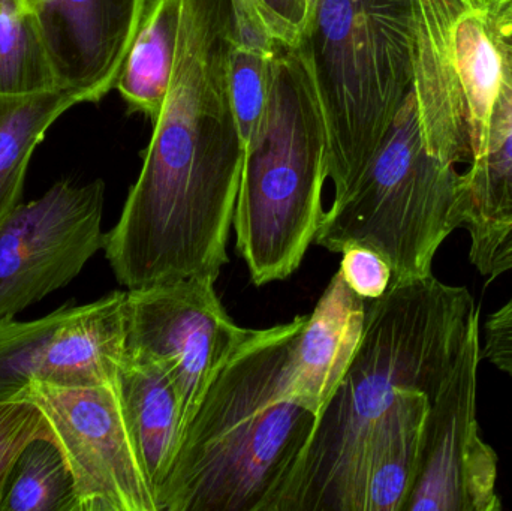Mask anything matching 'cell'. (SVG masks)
<instances>
[{"instance_id":"cell-19","label":"cell","mask_w":512,"mask_h":511,"mask_svg":"<svg viewBox=\"0 0 512 511\" xmlns=\"http://www.w3.org/2000/svg\"><path fill=\"white\" fill-rule=\"evenodd\" d=\"M75 93L54 89L32 95H0V218L20 203L30 158L48 128L75 105Z\"/></svg>"},{"instance_id":"cell-22","label":"cell","mask_w":512,"mask_h":511,"mask_svg":"<svg viewBox=\"0 0 512 511\" xmlns=\"http://www.w3.org/2000/svg\"><path fill=\"white\" fill-rule=\"evenodd\" d=\"M68 309L62 306L32 321L0 320V402L17 401L38 380L45 350Z\"/></svg>"},{"instance_id":"cell-29","label":"cell","mask_w":512,"mask_h":511,"mask_svg":"<svg viewBox=\"0 0 512 511\" xmlns=\"http://www.w3.org/2000/svg\"><path fill=\"white\" fill-rule=\"evenodd\" d=\"M493 15H495L502 39L512 45V9H501Z\"/></svg>"},{"instance_id":"cell-20","label":"cell","mask_w":512,"mask_h":511,"mask_svg":"<svg viewBox=\"0 0 512 511\" xmlns=\"http://www.w3.org/2000/svg\"><path fill=\"white\" fill-rule=\"evenodd\" d=\"M0 511H78L74 477L53 437L30 441L15 459Z\"/></svg>"},{"instance_id":"cell-16","label":"cell","mask_w":512,"mask_h":511,"mask_svg":"<svg viewBox=\"0 0 512 511\" xmlns=\"http://www.w3.org/2000/svg\"><path fill=\"white\" fill-rule=\"evenodd\" d=\"M426 393L405 392L373 429L364 453L360 511H403L420 470Z\"/></svg>"},{"instance_id":"cell-28","label":"cell","mask_w":512,"mask_h":511,"mask_svg":"<svg viewBox=\"0 0 512 511\" xmlns=\"http://www.w3.org/2000/svg\"><path fill=\"white\" fill-rule=\"evenodd\" d=\"M481 359L512 375V297L487 318Z\"/></svg>"},{"instance_id":"cell-25","label":"cell","mask_w":512,"mask_h":511,"mask_svg":"<svg viewBox=\"0 0 512 511\" xmlns=\"http://www.w3.org/2000/svg\"><path fill=\"white\" fill-rule=\"evenodd\" d=\"M340 254L339 272L358 297L376 300L387 293L393 281V270L379 252L364 245H351Z\"/></svg>"},{"instance_id":"cell-18","label":"cell","mask_w":512,"mask_h":511,"mask_svg":"<svg viewBox=\"0 0 512 511\" xmlns=\"http://www.w3.org/2000/svg\"><path fill=\"white\" fill-rule=\"evenodd\" d=\"M182 0H147L116 89L129 110L158 119L176 63Z\"/></svg>"},{"instance_id":"cell-31","label":"cell","mask_w":512,"mask_h":511,"mask_svg":"<svg viewBox=\"0 0 512 511\" xmlns=\"http://www.w3.org/2000/svg\"><path fill=\"white\" fill-rule=\"evenodd\" d=\"M501 9H512V0L510 3H507V5L502 6ZM501 9H499V11H501ZM495 14H496V12H495Z\"/></svg>"},{"instance_id":"cell-1","label":"cell","mask_w":512,"mask_h":511,"mask_svg":"<svg viewBox=\"0 0 512 511\" xmlns=\"http://www.w3.org/2000/svg\"><path fill=\"white\" fill-rule=\"evenodd\" d=\"M228 0H182L167 98L105 234V257L128 290L180 279L218 281L242 177L245 143L228 89Z\"/></svg>"},{"instance_id":"cell-21","label":"cell","mask_w":512,"mask_h":511,"mask_svg":"<svg viewBox=\"0 0 512 511\" xmlns=\"http://www.w3.org/2000/svg\"><path fill=\"white\" fill-rule=\"evenodd\" d=\"M53 72L23 0H0V95L54 89Z\"/></svg>"},{"instance_id":"cell-14","label":"cell","mask_w":512,"mask_h":511,"mask_svg":"<svg viewBox=\"0 0 512 511\" xmlns=\"http://www.w3.org/2000/svg\"><path fill=\"white\" fill-rule=\"evenodd\" d=\"M364 321L366 300L337 272L307 315L289 360L292 393L318 419L354 359Z\"/></svg>"},{"instance_id":"cell-24","label":"cell","mask_w":512,"mask_h":511,"mask_svg":"<svg viewBox=\"0 0 512 511\" xmlns=\"http://www.w3.org/2000/svg\"><path fill=\"white\" fill-rule=\"evenodd\" d=\"M38 437H53V431L33 402H0V500L15 459Z\"/></svg>"},{"instance_id":"cell-7","label":"cell","mask_w":512,"mask_h":511,"mask_svg":"<svg viewBox=\"0 0 512 511\" xmlns=\"http://www.w3.org/2000/svg\"><path fill=\"white\" fill-rule=\"evenodd\" d=\"M504 71L492 11L469 0H415L412 90L433 155L457 167L483 153Z\"/></svg>"},{"instance_id":"cell-10","label":"cell","mask_w":512,"mask_h":511,"mask_svg":"<svg viewBox=\"0 0 512 511\" xmlns=\"http://www.w3.org/2000/svg\"><path fill=\"white\" fill-rule=\"evenodd\" d=\"M105 183L62 180L0 218V320L71 284L104 248Z\"/></svg>"},{"instance_id":"cell-11","label":"cell","mask_w":512,"mask_h":511,"mask_svg":"<svg viewBox=\"0 0 512 511\" xmlns=\"http://www.w3.org/2000/svg\"><path fill=\"white\" fill-rule=\"evenodd\" d=\"M480 314L430 402L420 470L403 511H498V456L481 440L477 420Z\"/></svg>"},{"instance_id":"cell-5","label":"cell","mask_w":512,"mask_h":511,"mask_svg":"<svg viewBox=\"0 0 512 511\" xmlns=\"http://www.w3.org/2000/svg\"><path fill=\"white\" fill-rule=\"evenodd\" d=\"M298 50L324 114L328 179L342 192L414 83L415 0H312Z\"/></svg>"},{"instance_id":"cell-27","label":"cell","mask_w":512,"mask_h":511,"mask_svg":"<svg viewBox=\"0 0 512 511\" xmlns=\"http://www.w3.org/2000/svg\"><path fill=\"white\" fill-rule=\"evenodd\" d=\"M274 36L285 47H298L312 0H258Z\"/></svg>"},{"instance_id":"cell-4","label":"cell","mask_w":512,"mask_h":511,"mask_svg":"<svg viewBox=\"0 0 512 511\" xmlns=\"http://www.w3.org/2000/svg\"><path fill=\"white\" fill-rule=\"evenodd\" d=\"M328 179L324 114L298 47L271 62L258 128L245 144L234 210L236 249L256 287L297 272L325 212Z\"/></svg>"},{"instance_id":"cell-2","label":"cell","mask_w":512,"mask_h":511,"mask_svg":"<svg viewBox=\"0 0 512 511\" xmlns=\"http://www.w3.org/2000/svg\"><path fill=\"white\" fill-rule=\"evenodd\" d=\"M480 314L468 288L430 275L366 300L363 336L273 511H360L367 441L402 393L435 399Z\"/></svg>"},{"instance_id":"cell-23","label":"cell","mask_w":512,"mask_h":511,"mask_svg":"<svg viewBox=\"0 0 512 511\" xmlns=\"http://www.w3.org/2000/svg\"><path fill=\"white\" fill-rule=\"evenodd\" d=\"M273 57L240 47L231 39L228 53V89L240 135L245 144L254 135L264 111L270 90Z\"/></svg>"},{"instance_id":"cell-13","label":"cell","mask_w":512,"mask_h":511,"mask_svg":"<svg viewBox=\"0 0 512 511\" xmlns=\"http://www.w3.org/2000/svg\"><path fill=\"white\" fill-rule=\"evenodd\" d=\"M457 227L471 237L469 260L484 278L512 272V45L483 153L460 179Z\"/></svg>"},{"instance_id":"cell-3","label":"cell","mask_w":512,"mask_h":511,"mask_svg":"<svg viewBox=\"0 0 512 511\" xmlns=\"http://www.w3.org/2000/svg\"><path fill=\"white\" fill-rule=\"evenodd\" d=\"M306 317L248 330L183 435L159 511H273L318 423L289 378Z\"/></svg>"},{"instance_id":"cell-26","label":"cell","mask_w":512,"mask_h":511,"mask_svg":"<svg viewBox=\"0 0 512 511\" xmlns=\"http://www.w3.org/2000/svg\"><path fill=\"white\" fill-rule=\"evenodd\" d=\"M228 6L234 44L268 57L285 47L274 36L258 0H228Z\"/></svg>"},{"instance_id":"cell-30","label":"cell","mask_w":512,"mask_h":511,"mask_svg":"<svg viewBox=\"0 0 512 511\" xmlns=\"http://www.w3.org/2000/svg\"><path fill=\"white\" fill-rule=\"evenodd\" d=\"M469 2L474 3V5L480 6V8L489 9L493 14L498 12L502 6L510 3L511 0H469Z\"/></svg>"},{"instance_id":"cell-15","label":"cell","mask_w":512,"mask_h":511,"mask_svg":"<svg viewBox=\"0 0 512 511\" xmlns=\"http://www.w3.org/2000/svg\"><path fill=\"white\" fill-rule=\"evenodd\" d=\"M126 353V291L69 306L45 351L35 383L93 387L119 380Z\"/></svg>"},{"instance_id":"cell-12","label":"cell","mask_w":512,"mask_h":511,"mask_svg":"<svg viewBox=\"0 0 512 511\" xmlns=\"http://www.w3.org/2000/svg\"><path fill=\"white\" fill-rule=\"evenodd\" d=\"M56 87L98 102L116 87L147 0H23Z\"/></svg>"},{"instance_id":"cell-8","label":"cell","mask_w":512,"mask_h":511,"mask_svg":"<svg viewBox=\"0 0 512 511\" xmlns=\"http://www.w3.org/2000/svg\"><path fill=\"white\" fill-rule=\"evenodd\" d=\"M17 401L41 410L63 450L78 511H159L119 380L93 387L32 383Z\"/></svg>"},{"instance_id":"cell-17","label":"cell","mask_w":512,"mask_h":511,"mask_svg":"<svg viewBox=\"0 0 512 511\" xmlns=\"http://www.w3.org/2000/svg\"><path fill=\"white\" fill-rule=\"evenodd\" d=\"M119 384L144 465L158 491L185 434L176 387L161 366L126 354Z\"/></svg>"},{"instance_id":"cell-6","label":"cell","mask_w":512,"mask_h":511,"mask_svg":"<svg viewBox=\"0 0 512 511\" xmlns=\"http://www.w3.org/2000/svg\"><path fill=\"white\" fill-rule=\"evenodd\" d=\"M460 179L427 147L411 87L369 161L334 194L313 243L334 254L351 245L375 249L396 282L433 275L436 252L459 228Z\"/></svg>"},{"instance_id":"cell-9","label":"cell","mask_w":512,"mask_h":511,"mask_svg":"<svg viewBox=\"0 0 512 511\" xmlns=\"http://www.w3.org/2000/svg\"><path fill=\"white\" fill-rule=\"evenodd\" d=\"M212 279L189 278L126 291V356L161 366L176 387L188 429L249 329L225 311ZM185 435V434H183Z\"/></svg>"}]
</instances>
